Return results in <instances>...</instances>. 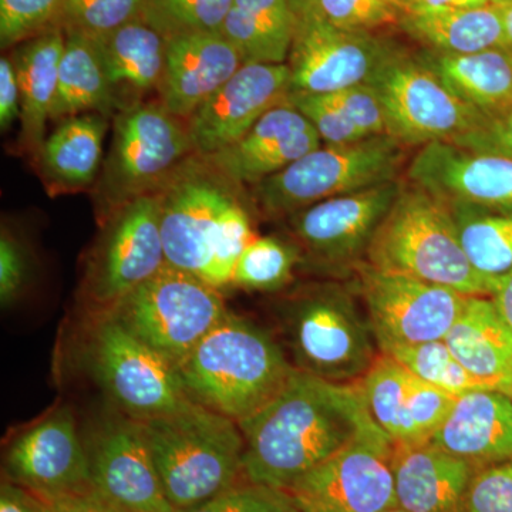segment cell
<instances>
[{"mask_svg":"<svg viewBox=\"0 0 512 512\" xmlns=\"http://www.w3.org/2000/svg\"><path fill=\"white\" fill-rule=\"evenodd\" d=\"M244 477L288 491L375 427L359 383H333L295 369L281 392L238 423Z\"/></svg>","mask_w":512,"mask_h":512,"instance_id":"6da1fadb","label":"cell"},{"mask_svg":"<svg viewBox=\"0 0 512 512\" xmlns=\"http://www.w3.org/2000/svg\"><path fill=\"white\" fill-rule=\"evenodd\" d=\"M293 370L271 332L229 311L177 366L188 399L237 423L274 399Z\"/></svg>","mask_w":512,"mask_h":512,"instance_id":"7a4b0ae2","label":"cell"},{"mask_svg":"<svg viewBox=\"0 0 512 512\" xmlns=\"http://www.w3.org/2000/svg\"><path fill=\"white\" fill-rule=\"evenodd\" d=\"M141 424L175 510L190 511L244 480L245 440L237 421L191 402Z\"/></svg>","mask_w":512,"mask_h":512,"instance_id":"3957f363","label":"cell"},{"mask_svg":"<svg viewBox=\"0 0 512 512\" xmlns=\"http://www.w3.org/2000/svg\"><path fill=\"white\" fill-rule=\"evenodd\" d=\"M366 256L367 264L380 271L413 276L461 295L493 292L495 281L468 261L450 205L416 185H403Z\"/></svg>","mask_w":512,"mask_h":512,"instance_id":"277c9868","label":"cell"},{"mask_svg":"<svg viewBox=\"0 0 512 512\" xmlns=\"http://www.w3.org/2000/svg\"><path fill=\"white\" fill-rule=\"evenodd\" d=\"M279 322L292 366L328 382H359L380 355L365 309L342 286L295 293Z\"/></svg>","mask_w":512,"mask_h":512,"instance_id":"5b68a950","label":"cell"},{"mask_svg":"<svg viewBox=\"0 0 512 512\" xmlns=\"http://www.w3.org/2000/svg\"><path fill=\"white\" fill-rule=\"evenodd\" d=\"M192 154L188 124L161 101L117 111L109 153L94 184L100 217L106 220L128 202L156 194Z\"/></svg>","mask_w":512,"mask_h":512,"instance_id":"8992f818","label":"cell"},{"mask_svg":"<svg viewBox=\"0 0 512 512\" xmlns=\"http://www.w3.org/2000/svg\"><path fill=\"white\" fill-rule=\"evenodd\" d=\"M406 154L392 136H373L343 146H322L255 185L268 215H293L320 201L397 180Z\"/></svg>","mask_w":512,"mask_h":512,"instance_id":"52a82bcc","label":"cell"},{"mask_svg":"<svg viewBox=\"0 0 512 512\" xmlns=\"http://www.w3.org/2000/svg\"><path fill=\"white\" fill-rule=\"evenodd\" d=\"M109 312L177 367L228 309L220 289L164 265Z\"/></svg>","mask_w":512,"mask_h":512,"instance_id":"ba28073f","label":"cell"},{"mask_svg":"<svg viewBox=\"0 0 512 512\" xmlns=\"http://www.w3.org/2000/svg\"><path fill=\"white\" fill-rule=\"evenodd\" d=\"M238 188L198 154L175 170L157 191L167 265L211 285L218 225Z\"/></svg>","mask_w":512,"mask_h":512,"instance_id":"9c48e42d","label":"cell"},{"mask_svg":"<svg viewBox=\"0 0 512 512\" xmlns=\"http://www.w3.org/2000/svg\"><path fill=\"white\" fill-rule=\"evenodd\" d=\"M90 336L94 375L121 413L144 421L184 409L177 367L138 339L110 312L97 313Z\"/></svg>","mask_w":512,"mask_h":512,"instance_id":"30bf717a","label":"cell"},{"mask_svg":"<svg viewBox=\"0 0 512 512\" xmlns=\"http://www.w3.org/2000/svg\"><path fill=\"white\" fill-rule=\"evenodd\" d=\"M104 221L82 284L84 298L97 313L111 311L167 265L157 192L128 202Z\"/></svg>","mask_w":512,"mask_h":512,"instance_id":"8fae6325","label":"cell"},{"mask_svg":"<svg viewBox=\"0 0 512 512\" xmlns=\"http://www.w3.org/2000/svg\"><path fill=\"white\" fill-rule=\"evenodd\" d=\"M369 84L386 113L389 136L406 146L456 140L485 116L457 99L419 60L397 52Z\"/></svg>","mask_w":512,"mask_h":512,"instance_id":"7c38bea8","label":"cell"},{"mask_svg":"<svg viewBox=\"0 0 512 512\" xmlns=\"http://www.w3.org/2000/svg\"><path fill=\"white\" fill-rule=\"evenodd\" d=\"M295 30L288 67L291 92L328 94L366 84L396 55L372 32L338 28L308 6H292Z\"/></svg>","mask_w":512,"mask_h":512,"instance_id":"4fadbf2b","label":"cell"},{"mask_svg":"<svg viewBox=\"0 0 512 512\" xmlns=\"http://www.w3.org/2000/svg\"><path fill=\"white\" fill-rule=\"evenodd\" d=\"M360 295L380 353L444 340L463 311L466 295L413 276L359 268Z\"/></svg>","mask_w":512,"mask_h":512,"instance_id":"5bb4252c","label":"cell"},{"mask_svg":"<svg viewBox=\"0 0 512 512\" xmlns=\"http://www.w3.org/2000/svg\"><path fill=\"white\" fill-rule=\"evenodd\" d=\"M394 443L375 426L299 478L288 493L299 512H380L397 507Z\"/></svg>","mask_w":512,"mask_h":512,"instance_id":"9a60e30c","label":"cell"},{"mask_svg":"<svg viewBox=\"0 0 512 512\" xmlns=\"http://www.w3.org/2000/svg\"><path fill=\"white\" fill-rule=\"evenodd\" d=\"M5 476L40 500L94 490L72 412L62 407L20 433L6 451Z\"/></svg>","mask_w":512,"mask_h":512,"instance_id":"2e32d148","label":"cell"},{"mask_svg":"<svg viewBox=\"0 0 512 512\" xmlns=\"http://www.w3.org/2000/svg\"><path fill=\"white\" fill-rule=\"evenodd\" d=\"M93 488L109 503L130 512H180L165 497L140 420L104 421L86 444Z\"/></svg>","mask_w":512,"mask_h":512,"instance_id":"e0dca14e","label":"cell"},{"mask_svg":"<svg viewBox=\"0 0 512 512\" xmlns=\"http://www.w3.org/2000/svg\"><path fill=\"white\" fill-rule=\"evenodd\" d=\"M402 188L394 180L320 201L291 215L293 234L313 262L348 264L366 255Z\"/></svg>","mask_w":512,"mask_h":512,"instance_id":"ac0fdd59","label":"cell"},{"mask_svg":"<svg viewBox=\"0 0 512 512\" xmlns=\"http://www.w3.org/2000/svg\"><path fill=\"white\" fill-rule=\"evenodd\" d=\"M291 90L288 64L245 63L187 121L195 154L210 157L237 143Z\"/></svg>","mask_w":512,"mask_h":512,"instance_id":"d6986e66","label":"cell"},{"mask_svg":"<svg viewBox=\"0 0 512 512\" xmlns=\"http://www.w3.org/2000/svg\"><path fill=\"white\" fill-rule=\"evenodd\" d=\"M407 175L413 185L447 204L512 212V158L439 141L419 148Z\"/></svg>","mask_w":512,"mask_h":512,"instance_id":"ffe728a7","label":"cell"},{"mask_svg":"<svg viewBox=\"0 0 512 512\" xmlns=\"http://www.w3.org/2000/svg\"><path fill=\"white\" fill-rule=\"evenodd\" d=\"M322 144L308 119L286 101L269 110L237 143L205 158L242 187L261 184Z\"/></svg>","mask_w":512,"mask_h":512,"instance_id":"44dd1931","label":"cell"},{"mask_svg":"<svg viewBox=\"0 0 512 512\" xmlns=\"http://www.w3.org/2000/svg\"><path fill=\"white\" fill-rule=\"evenodd\" d=\"M161 103L188 121L212 94L244 66L234 45L221 33H198L165 40Z\"/></svg>","mask_w":512,"mask_h":512,"instance_id":"7402d4cb","label":"cell"},{"mask_svg":"<svg viewBox=\"0 0 512 512\" xmlns=\"http://www.w3.org/2000/svg\"><path fill=\"white\" fill-rule=\"evenodd\" d=\"M396 505L407 512H464L477 468L431 441L394 444Z\"/></svg>","mask_w":512,"mask_h":512,"instance_id":"603a6c76","label":"cell"},{"mask_svg":"<svg viewBox=\"0 0 512 512\" xmlns=\"http://www.w3.org/2000/svg\"><path fill=\"white\" fill-rule=\"evenodd\" d=\"M430 441L477 470L510 460L512 400L500 390L463 394Z\"/></svg>","mask_w":512,"mask_h":512,"instance_id":"cb8c5ba5","label":"cell"},{"mask_svg":"<svg viewBox=\"0 0 512 512\" xmlns=\"http://www.w3.org/2000/svg\"><path fill=\"white\" fill-rule=\"evenodd\" d=\"M444 342L487 389H507L512 377V329L490 296H467Z\"/></svg>","mask_w":512,"mask_h":512,"instance_id":"d4e9b609","label":"cell"},{"mask_svg":"<svg viewBox=\"0 0 512 512\" xmlns=\"http://www.w3.org/2000/svg\"><path fill=\"white\" fill-rule=\"evenodd\" d=\"M109 120L99 113L60 121L35 154L37 170L50 194L86 190L96 184L103 165Z\"/></svg>","mask_w":512,"mask_h":512,"instance_id":"484cf974","label":"cell"},{"mask_svg":"<svg viewBox=\"0 0 512 512\" xmlns=\"http://www.w3.org/2000/svg\"><path fill=\"white\" fill-rule=\"evenodd\" d=\"M116 97L117 111L143 101L160 89L165 66V39L143 20L128 23L93 39Z\"/></svg>","mask_w":512,"mask_h":512,"instance_id":"4316f807","label":"cell"},{"mask_svg":"<svg viewBox=\"0 0 512 512\" xmlns=\"http://www.w3.org/2000/svg\"><path fill=\"white\" fill-rule=\"evenodd\" d=\"M416 59L457 99L483 116L512 109V59L503 47L468 55L426 49Z\"/></svg>","mask_w":512,"mask_h":512,"instance_id":"83f0119b","label":"cell"},{"mask_svg":"<svg viewBox=\"0 0 512 512\" xmlns=\"http://www.w3.org/2000/svg\"><path fill=\"white\" fill-rule=\"evenodd\" d=\"M64 43V30L57 28L20 43L9 56L19 82L20 140L33 154L46 138L47 121L56 100Z\"/></svg>","mask_w":512,"mask_h":512,"instance_id":"f1b7e54d","label":"cell"},{"mask_svg":"<svg viewBox=\"0 0 512 512\" xmlns=\"http://www.w3.org/2000/svg\"><path fill=\"white\" fill-rule=\"evenodd\" d=\"M407 35L427 49L453 55L483 52L504 45L503 9H410L400 16Z\"/></svg>","mask_w":512,"mask_h":512,"instance_id":"f546056e","label":"cell"},{"mask_svg":"<svg viewBox=\"0 0 512 512\" xmlns=\"http://www.w3.org/2000/svg\"><path fill=\"white\" fill-rule=\"evenodd\" d=\"M295 12L291 0H232L220 33L244 63H286Z\"/></svg>","mask_w":512,"mask_h":512,"instance_id":"4dcf8cb0","label":"cell"},{"mask_svg":"<svg viewBox=\"0 0 512 512\" xmlns=\"http://www.w3.org/2000/svg\"><path fill=\"white\" fill-rule=\"evenodd\" d=\"M66 43L59 66V82L50 120L63 121L80 114L113 113L116 97L104 72L93 39L64 32Z\"/></svg>","mask_w":512,"mask_h":512,"instance_id":"1f68e13d","label":"cell"},{"mask_svg":"<svg viewBox=\"0 0 512 512\" xmlns=\"http://www.w3.org/2000/svg\"><path fill=\"white\" fill-rule=\"evenodd\" d=\"M453 211L468 261L491 281L512 272V212H495L464 204Z\"/></svg>","mask_w":512,"mask_h":512,"instance_id":"d6a6232c","label":"cell"},{"mask_svg":"<svg viewBox=\"0 0 512 512\" xmlns=\"http://www.w3.org/2000/svg\"><path fill=\"white\" fill-rule=\"evenodd\" d=\"M409 370L380 353L359 380L370 417L394 444L420 443L409 414Z\"/></svg>","mask_w":512,"mask_h":512,"instance_id":"836d02e7","label":"cell"},{"mask_svg":"<svg viewBox=\"0 0 512 512\" xmlns=\"http://www.w3.org/2000/svg\"><path fill=\"white\" fill-rule=\"evenodd\" d=\"M232 0H144L141 20L165 40L220 33Z\"/></svg>","mask_w":512,"mask_h":512,"instance_id":"e575fe53","label":"cell"},{"mask_svg":"<svg viewBox=\"0 0 512 512\" xmlns=\"http://www.w3.org/2000/svg\"><path fill=\"white\" fill-rule=\"evenodd\" d=\"M383 353L392 356L412 375L453 396L460 397L473 390L487 389L464 369L444 340L399 346Z\"/></svg>","mask_w":512,"mask_h":512,"instance_id":"d590c367","label":"cell"},{"mask_svg":"<svg viewBox=\"0 0 512 512\" xmlns=\"http://www.w3.org/2000/svg\"><path fill=\"white\" fill-rule=\"evenodd\" d=\"M301 261L299 249L281 239L255 238L235 266L232 284L249 291L272 292L284 288Z\"/></svg>","mask_w":512,"mask_h":512,"instance_id":"8d00e7d4","label":"cell"},{"mask_svg":"<svg viewBox=\"0 0 512 512\" xmlns=\"http://www.w3.org/2000/svg\"><path fill=\"white\" fill-rule=\"evenodd\" d=\"M144 0H63L62 29L97 39L141 20Z\"/></svg>","mask_w":512,"mask_h":512,"instance_id":"74e56055","label":"cell"},{"mask_svg":"<svg viewBox=\"0 0 512 512\" xmlns=\"http://www.w3.org/2000/svg\"><path fill=\"white\" fill-rule=\"evenodd\" d=\"M63 0H0V45L16 47L62 28Z\"/></svg>","mask_w":512,"mask_h":512,"instance_id":"f35d334b","label":"cell"},{"mask_svg":"<svg viewBox=\"0 0 512 512\" xmlns=\"http://www.w3.org/2000/svg\"><path fill=\"white\" fill-rule=\"evenodd\" d=\"M292 6H308L338 26L359 32H373L400 22L402 12L384 0H291Z\"/></svg>","mask_w":512,"mask_h":512,"instance_id":"ab89813d","label":"cell"},{"mask_svg":"<svg viewBox=\"0 0 512 512\" xmlns=\"http://www.w3.org/2000/svg\"><path fill=\"white\" fill-rule=\"evenodd\" d=\"M251 218L241 200L232 201L222 212L215 242L211 285L217 289L232 284L235 266L242 252L254 241Z\"/></svg>","mask_w":512,"mask_h":512,"instance_id":"60d3db41","label":"cell"},{"mask_svg":"<svg viewBox=\"0 0 512 512\" xmlns=\"http://www.w3.org/2000/svg\"><path fill=\"white\" fill-rule=\"evenodd\" d=\"M185 512H299L288 491L269 485L238 481L204 504Z\"/></svg>","mask_w":512,"mask_h":512,"instance_id":"b9f144b4","label":"cell"},{"mask_svg":"<svg viewBox=\"0 0 512 512\" xmlns=\"http://www.w3.org/2000/svg\"><path fill=\"white\" fill-rule=\"evenodd\" d=\"M286 101L308 119L323 144L343 146L367 138L326 94L291 92Z\"/></svg>","mask_w":512,"mask_h":512,"instance_id":"7bdbcfd3","label":"cell"},{"mask_svg":"<svg viewBox=\"0 0 512 512\" xmlns=\"http://www.w3.org/2000/svg\"><path fill=\"white\" fill-rule=\"evenodd\" d=\"M464 512H512V458L478 468Z\"/></svg>","mask_w":512,"mask_h":512,"instance_id":"ee69618b","label":"cell"},{"mask_svg":"<svg viewBox=\"0 0 512 512\" xmlns=\"http://www.w3.org/2000/svg\"><path fill=\"white\" fill-rule=\"evenodd\" d=\"M456 402L457 397L453 394L444 392L410 373L409 414L419 441L431 439Z\"/></svg>","mask_w":512,"mask_h":512,"instance_id":"f6af8a7d","label":"cell"},{"mask_svg":"<svg viewBox=\"0 0 512 512\" xmlns=\"http://www.w3.org/2000/svg\"><path fill=\"white\" fill-rule=\"evenodd\" d=\"M326 96L365 136H389L383 103L372 84H357Z\"/></svg>","mask_w":512,"mask_h":512,"instance_id":"bcb514c9","label":"cell"},{"mask_svg":"<svg viewBox=\"0 0 512 512\" xmlns=\"http://www.w3.org/2000/svg\"><path fill=\"white\" fill-rule=\"evenodd\" d=\"M451 143L474 153L512 158V109L498 116L484 117L480 124Z\"/></svg>","mask_w":512,"mask_h":512,"instance_id":"7dc6e473","label":"cell"},{"mask_svg":"<svg viewBox=\"0 0 512 512\" xmlns=\"http://www.w3.org/2000/svg\"><path fill=\"white\" fill-rule=\"evenodd\" d=\"M28 256L9 229L0 237V301L9 306L18 299L28 281Z\"/></svg>","mask_w":512,"mask_h":512,"instance_id":"c3c4849f","label":"cell"},{"mask_svg":"<svg viewBox=\"0 0 512 512\" xmlns=\"http://www.w3.org/2000/svg\"><path fill=\"white\" fill-rule=\"evenodd\" d=\"M40 512H121L96 490L40 500Z\"/></svg>","mask_w":512,"mask_h":512,"instance_id":"681fc988","label":"cell"},{"mask_svg":"<svg viewBox=\"0 0 512 512\" xmlns=\"http://www.w3.org/2000/svg\"><path fill=\"white\" fill-rule=\"evenodd\" d=\"M20 120V90L15 66L9 56L0 59V128L9 130Z\"/></svg>","mask_w":512,"mask_h":512,"instance_id":"f907efd6","label":"cell"},{"mask_svg":"<svg viewBox=\"0 0 512 512\" xmlns=\"http://www.w3.org/2000/svg\"><path fill=\"white\" fill-rule=\"evenodd\" d=\"M0 512H40V501L25 488L3 478L0 485Z\"/></svg>","mask_w":512,"mask_h":512,"instance_id":"816d5d0a","label":"cell"},{"mask_svg":"<svg viewBox=\"0 0 512 512\" xmlns=\"http://www.w3.org/2000/svg\"><path fill=\"white\" fill-rule=\"evenodd\" d=\"M490 298L493 299L498 312L512 329V272L495 281Z\"/></svg>","mask_w":512,"mask_h":512,"instance_id":"f5cc1de1","label":"cell"},{"mask_svg":"<svg viewBox=\"0 0 512 512\" xmlns=\"http://www.w3.org/2000/svg\"><path fill=\"white\" fill-rule=\"evenodd\" d=\"M491 5L490 0H413L409 9H474ZM406 12V10H404Z\"/></svg>","mask_w":512,"mask_h":512,"instance_id":"db71d44e","label":"cell"},{"mask_svg":"<svg viewBox=\"0 0 512 512\" xmlns=\"http://www.w3.org/2000/svg\"><path fill=\"white\" fill-rule=\"evenodd\" d=\"M503 9L504 45L503 49L512 59V5L500 6Z\"/></svg>","mask_w":512,"mask_h":512,"instance_id":"11a10c76","label":"cell"},{"mask_svg":"<svg viewBox=\"0 0 512 512\" xmlns=\"http://www.w3.org/2000/svg\"><path fill=\"white\" fill-rule=\"evenodd\" d=\"M384 2L390 3V5L394 6V8L399 9L400 12H404V10L409 9V6L412 5L413 0H384Z\"/></svg>","mask_w":512,"mask_h":512,"instance_id":"9f6ffc18","label":"cell"},{"mask_svg":"<svg viewBox=\"0 0 512 512\" xmlns=\"http://www.w3.org/2000/svg\"><path fill=\"white\" fill-rule=\"evenodd\" d=\"M491 5L494 6H507L512 5V0H490Z\"/></svg>","mask_w":512,"mask_h":512,"instance_id":"6f0895ef","label":"cell"},{"mask_svg":"<svg viewBox=\"0 0 512 512\" xmlns=\"http://www.w3.org/2000/svg\"><path fill=\"white\" fill-rule=\"evenodd\" d=\"M504 393L512 400V377L510 383H508L507 389L504 390Z\"/></svg>","mask_w":512,"mask_h":512,"instance_id":"680465c9","label":"cell"},{"mask_svg":"<svg viewBox=\"0 0 512 512\" xmlns=\"http://www.w3.org/2000/svg\"><path fill=\"white\" fill-rule=\"evenodd\" d=\"M380 512H407V511H404V510H402V508H399V507H393V508H389V510H384V511H380Z\"/></svg>","mask_w":512,"mask_h":512,"instance_id":"91938a15","label":"cell"},{"mask_svg":"<svg viewBox=\"0 0 512 512\" xmlns=\"http://www.w3.org/2000/svg\"><path fill=\"white\" fill-rule=\"evenodd\" d=\"M121 512H130V511H121Z\"/></svg>","mask_w":512,"mask_h":512,"instance_id":"94428289","label":"cell"}]
</instances>
